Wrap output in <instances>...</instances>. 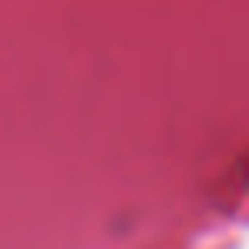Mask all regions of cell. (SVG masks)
Instances as JSON below:
<instances>
[]
</instances>
